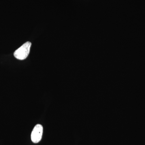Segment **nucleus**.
<instances>
[{"label": "nucleus", "mask_w": 145, "mask_h": 145, "mask_svg": "<svg viewBox=\"0 0 145 145\" xmlns=\"http://www.w3.org/2000/svg\"><path fill=\"white\" fill-rule=\"evenodd\" d=\"M31 46V42H26L15 51L14 53V57L19 60L25 59L29 54Z\"/></svg>", "instance_id": "nucleus-1"}, {"label": "nucleus", "mask_w": 145, "mask_h": 145, "mask_svg": "<svg viewBox=\"0 0 145 145\" xmlns=\"http://www.w3.org/2000/svg\"><path fill=\"white\" fill-rule=\"evenodd\" d=\"M43 133V127L40 124L36 125L31 132V137L32 142L38 143L41 140Z\"/></svg>", "instance_id": "nucleus-2"}]
</instances>
